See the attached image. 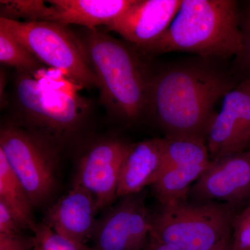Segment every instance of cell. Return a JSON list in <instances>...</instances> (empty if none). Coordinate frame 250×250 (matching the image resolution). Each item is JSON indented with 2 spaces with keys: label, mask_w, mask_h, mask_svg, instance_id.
I'll return each instance as SVG.
<instances>
[{
  "label": "cell",
  "mask_w": 250,
  "mask_h": 250,
  "mask_svg": "<svg viewBox=\"0 0 250 250\" xmlns=\"http://www.w3.org/2000/svg\"><path fill=\"white\" fill-rule=\"evenodd\" d=\"M233 87L225 75L208 67H170L150 79L147 109L167 136L207 141L215 104Z\"/></svg>",
  "instance_id": "6da1fadb"
},
{
  "label": "cell",
  "mask_w": 250,
  "mask_h": 250,
  "mask_svg": "<svg viewBox=\"0 0 250 250\" xmlns=\"http://www.w3.org/2000/svg\"><path fill=\"white\" fill-rule=\"evenodd\" d=\"M240 20L236 1L182 0L168 29L144 51L188 52L223 58L239 56L243 49Z\"/></svg>",
  "instance_id": "7a4b0ae2"
},
{
  "label": "cell",
  "mask_w": 250,
  "mask_h": 250,
  "mask_svg": "<svg viewBox=\"0 0 250 250\" xmlns=\"http://www.w3.org/2000/svg\"><path fill=\"white\" fill-rule=\"evenodd\" d=\"M87 54L108 111L126 120L147 109L149 81L139 58L125 44L97 29L90 31Z\"/></svg>",
  "instance_id": "3957f363"
},
{
  "label": "cell",
  "mask_w": 250,
  "mask_h": 250,
  "mask_svg": "<svg viewBox=\"0 0 250 250\" xmlns=\"http://www.w3.org/2000/svg\"><path fill=\"white\" fill-rule=\"evenodd\" d=\"M39 71L40 76L17 71L14 103L21 118L31 126L29 130L53 144L80 127L86 105L70 88L71 80L59 82L50 72Z\"/></svg>",
  "instance_id": "277c9868"
},
{
  "label": "cell",
  "mask_w": 250,
  "mask_h": 250,
  "mask_svg": "<svg viewBox=\"0 0 250 250\" xmlns=\"http://www.w3.org/2000/svg\"><path fill=\"white\" fill-rule=\"evenodd\" d=\"M237 210L223 202L187 199L163 206L152 216L151 233L179 250H209L231 234Z\"/></svg>",
  "instance_id": "5b68a950"
},
{
  "label": "cell",
  "mask_w": 250,
  "mask_h": 250,
  "mask_svg": "<svg viewBox=\"0 0 250 250\" xmlns=\"http://www.w3.org/2000/svg\"><path fill=\"white\" fill-rule=\"evenodd\" d=\"M0 27L11 33L41 63L62 72L80 86L98 87L85 47L65 26L1 18Z\"/></svg>",
  "instance_id": "8992f818"
},
{
  "label": "cell",
  "mask_w": 250,
  "mask_h": 250,
  "mask_svg": "<svg viewBox=\"0 0 250 250\" xmlns=\"http://www.w3.org/2000/svg\"><path fill=\"white\" fill-rule=\"evenodd\" d=\"M0 150L25 189L34 208L44 205L57 184L53 144L30 130L8 125L0 131Z\"/></svg>",
  "instance_id": "52a82bcc"
},
{
  "label": "cell",
  "mask_w": 250,
  "mask_h": 250,
  "mask_svg": "<svg viewBox=\"0 0 250 250\" xmlns=\"http://www.w3.org/2000/svg\"><path fill=\"white\" fill-rule=\"evenodd\" d=\"M139 194L121 197L98 219L91 238L93 250L144 249L152 231V215Z\"/></svg>",
  "instance_id": "ba28073f"
},
{
  "label": "cell",
  "mask_w": 250,
  "mask_h": 250,
  "mask_svg": "<svg viewBox=\"0 0 250 250\" xmlns=\"http://www.w3.org/2000/svg\"><path fill=\"white\" fill-rule=\"evenodd\" d=\"M207 138L211 160L250 149V77L233 86L223 98Z\"/></svg>",
  "instance_id": "9c48e42d"
},
{
  "label": "cell",
  "mask_w": 250,
  "mask_h": 250,
  "mask_svg": "<svg viewBox=\"0 0 250 250\" xmlns=\"http://www.w3.org/2000/svg\"><path fill=\"white\" fill-rule=\"evenodd\" d=\"M129 147L121 140H102L81 158L75 184L93 195L99 210L108 208L118 197L121 167Z\"/></svg>",
  "instance_id": "30bf717a"
},
{
  "label": "cell",
  "mask_w": 250,
  "mask_h": 250,
  "mask_svg": "<svg viewBox=\"0 0 250 250\" xmlns=\"http://www.w3.org/2000/svg\"><path fill=\"white\" fill-rule=\"evenodd\" d=\"M189 196L236 207L250 202V149L211 160L192 186Z\"/></svg>",
  "instance_id": "8fae6325"
},
{
  "label": "cell",
  "mask_w": 250,
  "mask_h": 250,
  "mask_svg": "<svg viewBox=\"0 0 250 250\" xmlns=\"http://www.w3.org/2000/svg\"><path fill=\"white\" fill-rule=\"evenodd\" d=\"M182 3V0H134L108 29L144 50L165 34Z\"/></svg>",
  "instance_id": "7c38bea8"
},
{
  "label": "cell",
  "mask_w": 250,
  "mask_h": 250,
  "mask_svg": "<svg viewBox=\"0 0 250 250\" xmlns=\"http://www.w3.org/2000/svg\"><path fill=\"white\" fill-rule=\"evenodd\" d=\"M98 210L93 195L74 184L71 190L49 208L43 223L59 234L86 245L93 236Z\"/></svg>",
  "instance_id": "4fadbf2b"
},
{
  "label": "cell",
  "mask_w": 250,
  "mask_h": 250,
  "mask_svg": "<svg viewBox=\"0 0 250 250\" xmlns=\"http://www.w3.org/2000/svg\"><path fill=\"white\" fill-rule=\"evenodd\" d=\"M166 150V138L146 140L130 145L118 182V197L139 194L159 177Z\"/></svg>",
  "instance_id": "5bb4252c"
},
{
  "label": "cell",
  "mask_w": 250,
  "mask_h": 250,
  "mask_svg": "<svg viewBox=\"0 0 250 250\" xmlns=\"http://www.w3.org/2000/svg\"><path fill=\"white\" fill-rule=\"evenodd\" d=\"M134 0H50L47 22L62 25L78 24L90 30L107 27L120 17Z\"/></svg>",
  "instance_id": "9a60e30c"
},
{
  "label": "cell",
  "mask_w": 250,
  "mask_h": 250,
  "mask_svg": "<svg viewBox=\"0 0 250 250\" xmlns=\"http://www.w3.org/2000/svg\"><path fill=\"white\" fill-rule=\"evenodd\" d=\"M209 164L188 162L164 164L159 177L152 185L161 205H171L188 198L192 186Z\"/></svg>",
  "instance_id": "2e32d148"
},
{
  "label": "cell",
  "mask_w": 250,
  "mask_h": 250,
  "mask_svg": "<svg viewBox=\"0 0 250 250\" xmlns=\"http://www.w3.org/2000/svg\"><path fill=\"white\" fill-rule=\"evenodd\" d=\"M0 202L10 210L18 225L34 232L38 224L34 220V206L25 189L14 173L4 153L0 150Z\"/></svg>",
  "instance_id": "e0dca14e"
},
{
  "label": "cell",
  "mask_w": 250,
  "mask_h": 250,
  "mask_svg": "<svg viewBox=\"0 0 250 250\" xmlns=\"http://www.w3.org/2000/svg\"><path fill=\"white\" fill-rule=\"evenodd\" d=\"M0 62L17 71L34 73L41 68V62L11 33L0 27Z\"/></svg>",
  "instance_id": "ac0fdd59"
},
{
  "label": "cell",
  "mask_w": 250,
  "mask_h": 250,
  "mask_svg": "<svg viewBox=\"0 0 250 250\" xmlns=\"http://www.w3.org/2000/svg\"><path fill=\"white\" fill-rule=\"evenodd\" d=\"M1 18L18 21L21 18L27 22H47L49 5L41 0H9L0 1Z\"/></svg>",
  "instance_id": "d6986e66"
},
{
  "label": "cell",
  "mask_w": 250,
  "mask_h": 250,
  "mask_svg": "<svg viewBox=\"0 0 250 250\" xmlns=\"http://www.w3.org/2000/svg\"><path fill=\"white\" fill-rule=\"evenodd\" d=\"M34 250H89L87 245L80 244L59 234L48 225L38 224L34 231Z\"/></svg>",
  "instance_id": "ffe728a7"
},
{
  "label": "cell",
  "mask_w": 250,
  "mask_h": 250,
  "mask_svg": "<svg viewBox=\"0 0 250 250\" xmlns=\"http://www.w3.org/2000/svg\"><path fill=\"white\" fill-rule=\"evenodd\" d=\"M231 250H250V202L233 218Z\"/></svg>",
  "instance_id": "44dd1931"
},
{
  "label": "cell",
  "mask_w": 250,
  "mask_h": 250,
  "mask_svg": "<svg viewBox=\"0 0 250 250\" xmlns=\"http://www.w3.org/2000/svg\"><path fill=\"white\" fill-rule=\"evenodd\" d=\"M0 250H34V238L24 236L22 233L0 235Z\"/></svg>",
  "instance_id": "7402d4cb"
},
{
  "label": "cell",
  "mask_w": 250,
  "mask_h": 250,
  "mask_svg": "<svg viewBox=\"0 0 250 250\" xmlns=\"http://www.w3.org/2000/svg\"><path fill=\"white\" fill-rule=\"evenodd\" d=\"M9 208L0 202V235H14L22 233Z\"/></svg>",
  "instance_id": "603a6c76"
},
{
  "label": "cell",
  "mask_w": 250,
  "mask_h": 250,
  "mask_svg": "<svg viewBox=\"0 0 250 250\" xmlns=\"http://www.w3.org/2000/svg\"><path fill=\"white\" fill-rule=\"evenodd\" d=\"M241 27L243 34V49L238 57L243 58L250 71V6L244 15Z\"/></svg>",
  "instance_id": "cb8c5ba5"
},
{
  "label": "cell",
  "mask_w": 250,
  "mask_h": 250,
  "mask_svg": "<svg viewBox=\"0 0 250 250\" xmlns=\"http://www.w3.org/2000/svg\"><path fill=\"white\" fill-rule=\"evenodd\" d=\"M143 250H179L177 248H174L173 247L166 245L165 243H163L159 241L157 238H156L154 235L150 233L149 235V239L146 243Z\"/></svg>",
  "instance_id": "d4e9b609"
},
{
  "label": "cell",
  "mask_w": 250,
  "mask_h": 250,
  "mask_svg": "<svg viewBox=\"0 0 250 250\" xmlns=\"http://www.w3.org/2000/svg\"><path fill=\"white\" fill-rule=\"evenodd\" d=\"M231 234L224 238L223 241L209 250H231Z\"/></svg>",
  "instance_id": "484cf974"
},
{
  "label": "cell",
  "mask_w": 250,
  "mask_h": 250,
  "mask_svg": "<svg viewBox=\"0 0 250 250\" xmlns=\"http://www.w3.org/2000/svg\"><path fill=\"white\" fill-rule=\"evenodd\" d=\"M89 250H93V248H90Z\"/></svg>",
  "instance_id": "4316f807"
}]
</instances>
